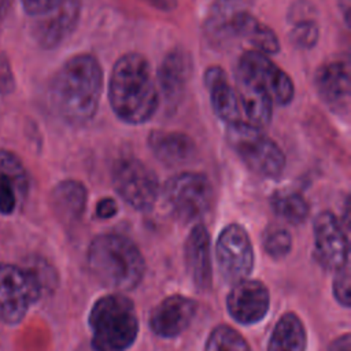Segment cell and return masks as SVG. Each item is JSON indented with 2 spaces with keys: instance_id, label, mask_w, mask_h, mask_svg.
<instances>
[{
  "instance_id": "1",
  "label": "cell",
  "mask_w": 351,
  "mask_h": 351,
  "mask_svg": "<svg viewBox=\"0 0 351 351\" xmlns=\"http://www.w3.org/2000/svg\"><path fill=\"white\" fill-rule=\"evenodd\" d=\"M103 89V70L89 53L67 59L53 74L48 96L55 114L70 125L89 122L99 107Z\"/></svg>"
},
{
  "instance_id": "2",
  "label": "cell",
  "mask_w": 351,
  "mask_h": 351,
  "mask_svg": "<svg viewBox=\"0 0 351 351\" xmlns=\"http://www.w3.org/2000/svg\"><path fill=\"white\" fill-rule=\"evenodd\" d=\"M110 106L125 123L148 122L159 107V92L148 60L128 52L114 63L108 81Z\"/></svg>"
},
{
  "instance_id": "3",
  "label": "cell",
  "mask_w": 351,
  "mask_h": 351,
  "mask_svg": "<svg viewBox=\"0 0 351 351\" xmlns=\"http://www.w3.org/2000/svg\"><path fill=\"white\" fill-rule=\"evenodd\" d=\"M88 267L104 287L115 291H130L144 276V258L137 245L128 237L106 233L95 237L86 254Z\"/></svg>"
},
{
  "instance_id": "4",
  "label": "cell",
  "mask_w": 351,
  "mask_h": 351,
  "mask_svg": "<svg viewBox=\"0 0 351 351\" xmlns=\"http://www.w3.org/2000/svg\"><path fill=\"white\" fill-rule=\"evenodd\" d=\"M89 325L95 351H126L138 333L133 302L117 293L103 296L92 306Z\"/></svg>"
},
{
  "instance_id": "5",
  "label": "cell",
  "mask_w": 351,
  "mask_h": 351,
  "mask_svg": "<svg viewBox=\"0 0 351 351\" xmlns=\"http://www.w3.org/2000/svg\"><path fill=\"white\" fill-rule=\"evenodd\" d=\"M228 141L243 163L263 177H278L285 167V155L262 129L248 122L228 125Z\"/></svg>"
},
{
  "instance_id": "6",
  "label": "cell",
  "mask_w": 351,
  "mask_h": 351,
  "mask_svg": "<svg viewBox=\"0 0 351 351\" xmlns=\"http://www.w3.org/2000/svg\"><path fill=\"white\" fill-rule=\"evenodd\" d=\"M213 186L204 174L184 171L170 177L163 197L173 217L184 223L203 217L213 203Z\"/></svg>"
},
{
  "instance_id": "7",
  "label": "cell",
  "mask_w": 351,
  "mask_h": 351,
  "mask_svg": "<svg viewBox=\"0 0 351 351\" xmlns=\"http://www.w3.org/2000/svg\"><path fill=\"white\" fill-rule=\"evenodd\" d=\"M43 291L38 271L0 263V319L14 325L22 321Z\"/></svg>"
},
{
  "instance_id": "8",
  "label": "cell",
  "mask_w": 351,
  "mask_h": 351,
  "mask_svg": "<svg viewBox=\"0 0 351 351\" xmlns=\"http://www.w3.org/2000/svg\"><path fill=\"white\" fill-rule=\"evenodd\" d=\"M117 193L133 208L148 211L159 196V180L151 167L134 156H121L111 170Z\"/></svg>"
},
{
  "instance_id": "9",
  "label": "cell",
  "mask_w": 351,
  "mask_h": 351,
  "mask_svg": "<svg viewBox=\"0 0 351 351\" xmlns=\"http://www.w3.org/2000/svg\"><path fill=\"white\" fill-rule=\"evenodd\" d=\"M236 73L259 86L278 106H287L295 97L291 77L262 52L245 51L239 59Z\"/></svg>"
},
{
  "instance_id": "10",
  "label": "cell",
  "mask_w": 351,
  "mask_h": 351,
  "mask_svg": "<svg viewBox=\"0 0 351 351\" xmlns=\"http://www.w3.org/2000/svg\"><path fill=\"white\" fill-rule=\"evenodd\" d=\"M217 261L229 282L244 280L254 267V250L245 229L239 223L225 226L217 240Z\"/></svg>"
},
{
  "instance_id": "11",
  "label": "cell",
  "mask_w": 351,
  "mask_h": 351,
  "mask_svg": "<svg viewBox=\"0 0 351 351\" xmlns=\"http://www.w3.org/2000/svg\"><path fill=\"white\" fill-rule=\"evenodd\" d=\"M313 232L314 255L321 266L337 270L348 263V240L333 213H319L314 219Z\"/></svg>"
},
{
  "instance_id": "12",
  "label": "cell",
  "mask_w": 351,
  "mask_h": 351,
  "mask_svg": "<svg viewBox=\"0 0 351 351\" xmlns=\"http://www.w3.org/2000/svg\"><path fill=\"white\" fill-rule=\"evenodd\" d=\"M321 100L335 114L347 117L351 103V78L348 60L332 59L322 63L314 77Z\"/></svg>"
},
{
  "instance_id": "13",
  "label": "cell",
  "mask_w": 351,
  "mask_h": 351,
  "mask_svg": "<svg viewBox=\"0 0 351 351\" xmlns=\"http://www.w3.org/2000/svg\"><path fill=\"white\" fill-rule=\"evenodd\" d=\"M81 12V0H63L51 11L36 16L32 34L45 49L56 48L75 29Z\"/></svg>"
},
{
  "instance_id": "14",
  "label": "cell",
  "mask_w": 351,
  "mask_h": 351,
  "mask_svg": "<svg viewBox=\"0 0 351 351\" xmlns=\"http://www.w3.org/2000/svg\"><path fill=\"white\" fill-rule=\"evenodd\" d=\"M226 306L234 321L243 325H251L262 321L267 314L270 295L263 282L244 278L237 281L230 289Z\"/></svg>"
},
{
  "instance_id": "15",
  "label": "cell",
  "mask_w": 351,
  "mask_h": 351,
  "mask_svg": "<svg viewBox=\"0 0 351 351\" xmlns=\"http://www.w3.org/2000/svg\"><path fill=\"white\" fill-rule=\"evenodd\" d=\"M196 310L197 304L193 299L182 295H171L152 308L149 326L160 337H176L191 325Z\"/></svg>"
},
{
  "instance_id": "16",
  "label": "cell",
  "mask_w": 351,
  "mask_h": 351,
  "mask_svg": "<svg viewBox=\"0 0 351 351\" xmlns=\"http://www.w3.org/2000/svg\"><path fill=\"white\" fill-rule=\"evenodd\" d=\"M27 191L29 177L23 163L15 154L0 149V214L11 215Z\"/></svg>"
},
{
  "instance_id": "17",
  "label": "cell",
  "mask_w": 351,
  "mask_h": 351,
  "mask_svg": "<svg viewBox=\"0 0 351 351\" xmlns=\"http://www.w3.org/2000/svg\"><path fill=\"white\" fill-rule=\"evenodd\" d=\"M184 258L186 273L196 289H210L213 281L210 234L203 223H196L191 229L184 244Z\"/></svg>"
},
{
  "instance_id": "18",
  "label": "cell",
  "mask_w": 351,
  "mask_h": 351,
  "mask_svg": "<svg viewBox=\"0 0 351 351\" xmlns=\"http://www.w3.org/2000/svg\"><path fill=\"white\" fill-rule=\"evenodd\" d=\"M192 73V60L182 48L169 51L158 69V82L165 100L177 104L182 97Z\"/></svg>"
},
{
  "instance_id": "19",
  "label": "cell",
  "mask_w": 351,
  "mask_h": 351,
  "mask_svg": "<svg viewBox=\"0 0 351 351\" xmlns=\"http://www.w3.org/2000/svg\"><path fill=\"white\" fill-rule=\"evenodd\" d=\"M204 85L215 115L226 125L241 122V110L236 89L230 85L223 69L211 66L204 73Z\"/></svg>"
},
{
  "instance_id": "20",
  "label": "cell",
  "mask_w": 351,
  "mask_h": 351,
  "mask_svg": "<svg viewBox=\"0 0 351 351\" xmlns=\"http://www.w3.org/2000/svg\"><path fill=\"white\" fill-rule=\"evenodd\" d=\"M148 147L160 163L170 167L191 163L196 156L195 141L182 132L152 130L148 134Z\"/></svg>"
},
{
  "instance_id": "21",
  "label": "cell",
  "mask_w": 351,
  "mask_h": 351,
  "mask_svg": "<svg viewBox=\"0 0 351 351\" xmlns=\"http://www.w3.org/2000/svg\"><path fill=\"white\" fill-rule=\"evenodd\" d=\"M236 93L240 110L247 117L248 123L262 129L267 126L273 115V100L254 82L236 73Z\"/></svg>"
},
{
  "instance_id": "22",
  "label": "cell",
  "mask_w": 351,
  "mask_h": 351,
  "mask_svg": "<svg viewBox=\"0 0 351 351\" xmlns=\"http://www.w3.org/2000/svg\"><path fill=\"white\" fill-rule=\"evenodd\" d=\"M88 191L77 180H63L51 192V207L63 223L77 222L86 207Z\"/></svg>"
},
{
  "instance_id": "23",
  "label": "cell",
  "mask_w": 351,
  "mask_h": 351,
  "mask_svg": "<svg viewBox=\"0 0 351 351\" xmlns=\"http://www.w3.org/2000/svg\"><path fill=\"white\" fill-rule=\"evenodd\" d=\"M233 38L240 37L248 41L255 51L265 55H274L280 51L277 34L265 23L258 21L244 8H239L232 22Z\"/></svg>"
},
{
  "instance_id": "24",
  "label": "cell",
  "mask_w": 351,
  "mask_h": 351,
  "mask_svg": "<svg viewBox=\"0 0 351 351\" xmlns=\"http://www.w3.org/2000/svg\"><path fill=\"white\" fill-rule=\"evenodd\" d=\"M306 329L295 313H285L276 324L267 351H306Z\"/></svg>"
},
{
  "instance_id": "25",
  "label": "cell",
  "mask_w": 351,
  "mask_h": 351,
  "mask_svg": "<svg viewBox=\"0 0 351 351\" xmlns=\"http://www.w3.org/2000/svg\"><path fill=\"white\" fill-rule=\"evenodd\" d=\"M270 206L277 217L292 225L302 223L308 215V203L299 192L277 191L270 197Z\"/></svg>"
},
{
  "instance_id": "26",
  "label": "cell",
  "mask_w": 351,
  "mask_h": 351,
  "mask_svg": "<svg viewBox=\"0 0 351 351\" xmlns=\"http://www.w3.org/2000/svg\"><path fill=\"white\" fill-rule=\"evenodd\" d=\"M204 351H251V348L237 330L228 325H219L207 337Z\"/></svg>"
},
{
  "instance_id": "27",
  "label": "cell",
  "mask_w": 351,
  "mask_h": 351,
  "mask_svg": "<svg viewBox=\"0 0 351 351\" xmlns=\"http://www.w3.org/2000/svg\"><path fill=\"white\" fill-rule=\"evenodd\" d=\"M262 245L269 256L273 259H282L292 248L291 233L282 226L271 225L263 233Z\"/></svg>"
},
{
  "instance_id": "28",
  "label": "cell",
  "mask_w": 351,
  "mask_h": 351,
  "mask_svg": "<svg viewBox=\"0 0 351 351\" xmlns=\"http://www.w3.org/2000/svg\"><path fill=\"white\" fill-rule=\"evenodd\" d=\"M319 37V26L318 23L308 16H303L295 19L291 30H289V40L293 47L300 49H310L313 48Z\"/></svg>"
},
{
  "instance_id": "29",
  "label": "cell",
  "mask_w": 351,
  "mask_h": 351,
  "mask_svg": "<svg viewBox=\"0 0 351 351\" xmlns=\"http://www.w3.org/2000/svg\"><path fill=\"white\" fill-rule=\"evenodd\" d=\"M350 287H351L350 265L346 263L336 270V276L333 280V295L337 299V302L344 307H350L351 304Z\"/></svg>"
},
{
  "instance_id": "30",
  "label": "cell",
  "mask_w": 351,
  "mask_h": 351,
  "mask_svg": "<svg viewBox=\"0 0 351 351\" xmlns=\"http://www.w3.org/2000/svg\"><path fill=\"white\" fill-rule=\"evenodd\" d=\"M15 88L11 63L4 52H0V95H8Z\"/></svg>"
},
{
  "instance_id": "31",
  "label": "cell",
  "mask_w": 351,
  "mask_h": 351,
  "mask_svg": "<svg viewBox=\"0 0 351 351\" xmlns=\"http://www.w3.org/2000/svg\"><path fill=\"white\" fill-rule=\"evenodd\" d=\"M62 1L63 0H21L25 12L32 16H40L48 12Z\"/></svg>"
},
{
  "instance_id": "32",
  "label": "cell",
  "mask_w": 351,
  "mask_h": 351,
  "mask_svg": "<svg viewBox=\"0 0 351 351\" xmlns=\"http://www.w3.org/2000/svg\"><path fill=\"white\" fill-rule=\"evenodd\" d=\"M118 213V204L111 197H103L96 204V215L100 219H110Z\"/></svg>"
},
{
  "instance_id": "33",
  "label": "cell",
  "mask_w": 351,
  "mask_h": 351,
  "mask_svg": "<svg viewBox=\"0 0 351 351\" xmlns=\"http://www.w3.org/2000/svg\"><path fill=\"white\" fill-rule=\"evenodd\" d=\"M329 351H350V335L346 333L336 339L329 347Z\"/></svg>"
},
{
  "instance_id": "34",
  "label": "cell",
  "mask_w": 351,
  "mask_h": 351,
  "mask_svg": "<svg viewBox=\"0 0 351 351\" xmlns=\"http://www.w3.org/2000/svg\"><path fill=\"white\" fill-rule=\"evenodd\" d=\"M149 3L152 7L162 10V11H169L176 7V0H144Z\"/></svg>"
}]
</instances>
